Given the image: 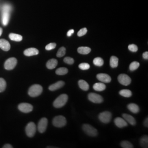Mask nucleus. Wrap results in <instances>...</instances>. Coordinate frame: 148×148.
Returning a JSON list of instances; mask_svg holds the SVG:
<instances>
[{
  "mask_svg": "<svg viewBox=\"0 0 148 148\" xmlns=\"http://www.w3.org/2000/svg\"><path fill=\"white\" fill-rule=\"evenodd\" d=\"M12 10V7L10 4H5L2 7V24L4 26L7 25L10 21V12Z\"/></svg>",
  "mask_w": 148,
  "mask_h": 148,
  "instance_id": "f257e3e1",
  "label": "nucleus"
},
{
  "mask_svg": "<svg viewBox=\"0 0 148 148\" xmlns=\"http://www.w3.org/2000/svg\"><path fill=\"white\" fill-rule=\"evenodd\" d=\"M43 91L42 87L41 85L35 84L32 86L28 90V94L32 97H36L40 95Z\"/></svg>",
  "mask_w": 148,
  "mask_h": 148,
  "instance_id": "f03ea898",
  "label": "nucleus"
},
{
  "mask_svg": "<svg viewBox=\"0 0 148 148\" xmlns=\"http://www.w3.org/2000/svg\"><path fill=\"white\" fill-rule=\"evenodd\" d=\"M68 99V96L66 94L59 95L53 102V106L56 108H60L65 106Z\"/></svg>",
  "mask_w": 148,
  "mask_h": 148,
  "instance_id": "7ed1b4c3",
  "label": "nucleus"
},
{
  "mask_svg": "<svg viewBox=\"0 0 148 148\" xmlns=\"http://www.w3.org/2000/svg\"><path fill=\"white\" fill-rule=\"evenodd\" d=\"M53 125L56 127H63L66 125V118L63 116L59 115L55 117L53 119Z\"/></svg>",
  "mask_w": 148,
  "mask_h": 148,
  "instance_id": "20e7f679",
  "label": "nucleus"
},
{
  "mask_svg": "<svg viewBox=\"0 0 148 148\" xmlns=\"http://www.w3.org/2000/svg\"><path fill=\"white\" fill-rule=\"evenodd\" d=\"M82 129L87 135L91 137H95L98 135L97 130L88 124H84L82 126Z\"/></svg>",
  "mask_w": 148,
  "mask_h": 148,
  "instance_id": "39448f33",
  "label": "nucleus"
},
{
  "mask_svg": "<svg viewBox=\"0 0 148 148\" xmlns=\"http://www.w3.org/2000/svg\"><path fill=\"white\" fill-rule=\"evenodd\" d=\"M36 131V127L35 123L31 122L27 125L25 128V132L29 137H33Z\"/></svg>",
  "mask_w": 148,
  "mask_h": 148,
  "instance_id": "423d86ee",
  "label": "nucleus"
},
{
  "mask_svg": "<svg viewBox=\"0 0 148 148\" xmlns=\"http://www.w3.org/2000/svg\"><path fill=\"white\" fill-rule=\"evenodd\" d=\"M17 64V60L16 58L12 57L6 60L4 64L5 68L7 70H11L16 67Z\"/></svg>",
  "mask_w": 148,
  "mask_h": 148,
  "instance_id": "0eeeda50",
  "label": "nucleus"
},
{
  "mask_svg": "<svg viewBox=\"0 0 148 148\" xmlns=\"http://www.w3.org/2000/svg\"><path fill=\"white\" fill-rule=\"evenodd\" d=\"M99 119L101 122L104 123H109L111 121V114L109 111H104L99 115Z\"/></svg>",
  "mask_w": 148,
  "mask_h": 148,
  "instance_id": "6e6552de",
  "label": "nucleus"
},
{
  "mask_svg": "<svg viewBox=\"0 0 148 148\" xmlns=\"http://www.w3.org/2000/svg\"><path fill=\"white\" fill-rule=\"evenodd\" d=\"M119 82L122 85L128 86L131 83V79L126 74H122L118 76Z\"/></svg>",
  "mask_w": 148,
  "mask_h": 148,
  "instance_id": "1a4fd4ad",
  "label": "nucleus"
},
{
  "mask_svg": "<svg viewBox=\"0 0 148 148\" xmlns=\"http://www.w3.org/2000/svg\"><path fill=\"white\" fill-rule=\"evenodd\" d=\"M48 125L47 119L45 117L42 118L40 121L38 122V131H39V132L41 133H43L45 132L47 129Z\"/></svg>",
  "mask_w": 148,
  "mask_h": 148,
  "instance_id": "9d476101",
  "label": "nucleus"
},
{
  "mask_svg": "<svg viewBox=\"0 0 148 148\" xmlns=\"http://www.w3.org/2000/svg\"><path fill=\"white\" fill-rule=\"evenodd\" d=\"M18 109L24 113H29L32 111L33 106L30 104L27 103H23L19 104L18 106Z\"/></svg>",
  "mask_w": 148,
  "mask_h": 148,
  "instance_id": "9b49d317",
  "label": "nucleus"
},
{
  "mask_svg": "<svg viewBox=\"0 0 148 148\" xmlns=\"http://www.w3.org/2000/svg\"><path fill=\"white\" fill-rule=\"evenodd\" d=\"M88 99L94 103H101L103 101V97L95 93H90L88 95Z\"/></svg>",
  "mask_w": 148,
  "mask_h": 148,
  "instance_id": "f8f14e48",
  "label": "nucleus"
},
{
  "mask_svg": "<svg viewBox=\"0 0 148 148\" xmlns=\"http://www.w3.org/2000/svg\"><path fill=\"white\" fill-rule=\"evenodd\" d=\"M97 78L98 80L104 83H109L111 81V77L106 74H98L97 75Z\"/></svg>",
  "mask_w": 148,
  "mask_h": 148,
  "instance_id": "ddd939ff",
  "label": "nucleus"
},
{
  "mask_svg": "<svg viewBox=\"0 0 148 148\" xmlns=\"http://www.w3.org/2000/svg\"><path fill=\"white\" fill-rule=\"evenodd\" d=\"M39 53L38 50L35 48H29L24 51V54L27 57L36 56Z\"/></svg>",
  "mask_w": 148,
  "mask_h": 148,
  "instance_id": "4468645a",
  "label": "nucleus"
},
{
  "mask_svg": "<svg viewBox=\"0 0 148 148\" xmlns=\"http://www.w3.org/2000/svg\"><path fill=\"white\" fill-rule=\"evenodd\" d=\"M114 123L117 127L119 128L126 127L128 125L127 122L126 121L123 119L121 117H116L114 120Z\"/></svg>",
  "mask_w": 148,
  "mask_h": 148,
  "instance_id": "2eb2a0df",
  "label": "nucleus"
},
{
  "mask_svg": "<svg viewBox=\"0 0 148 148\" xmlns=\"http://www.w3.org/2000/svg\"><path fill=\"white\" fill-rule=\"evenodd\" d=\"M0 48L5 51H8L11 48V45L10 42L5 39H1L0 40Z\"/></svg>",
  "mask_w": 148,
  "mask_h": 148,
  "instance_id": "dca6fc26",
  "label": "nucleus"
},
{
  "mask_svg": "<svg viewBox=\"0 0 148 148\" xmlns=\"http://www.w3.org/2000/svg\"><path fill=\"white\" fill-rule=\"evenodd\" d=\"M65 85V83L62 81H59L58 82L54 84L53 85H51L49 87V90L51 91H54L56 90H59L62 87H63Z\"/></svg>",
  "mask_w": 148,
  "mask_h": 148,
  "instance_id": "f3484780",
  "label": "nucleus"
},
{
  "mask_svg": "<svg viewBox=\"0 0 148 148\" xmlns=\"http://www.w3.org/2000/svg\"><path fill=\"white\" fill-rule=\"evenodd\" d=\"M122 117L126 121L128 122L131 125L134 126L136 124V121L132 116L127 114H122Z\"/></svg>",
  "mask_w": 148,
  "mask_h": 148,
  "instance_id": "a211bd4d",
  "label": "nucleus"
},
{
  "mask_svg": "<svg viewBox=\"0 0 148 148\" xmlns=\"http://www.w3.org/2000/svg\"><path fill=\"white\" fill-rule=\"evenodd\" d=\"M58 65V61L56 59H51L49 60L46 63V66L48 69H54Z\"/></svg>",
  "mask_w": 148,
  "mask_h": 148,
  "instance_id": "6ab92c4d",
  "label": "nucleus"
},
{
  "mask_svg": "<svg viewBox=\"0 0 148 148\" xmlns=\"http://www.w3.org/2000/svg\"><path fill=\"white\" fill-rule=\"evenodd\" d=\"M9 37L12 41H14L16 42H20L23 40V37L21 35L14 33H11L9 35Z\"/></svg>",
  "mask_w": 148,
  "mask_h": 148,
  "instance_id": "aec40b11",
  "label": "nucleus"
},
{
  "mask_svg": "<svg viewBox=\"0 0 148 148\" xmlns=\"http://www.w3.org/2000/svg\"><path fill=\"white\" fill-rule=\"evenodd\" d=\"M79 86L81 89L85 91L88 90L90 88L88 84L86 81H85V80H83V79H80L79 81Z\"/></svg>",
  "mask_w": 148,
  "mask_h": 148,
  "instance_id": "412c9836",
  "label": "nucleus"
},
{
  "mask_svg": "<svg viewBox=\"0 0 148 148\" xmlns=\"http://www.w3.org/2000/svg\"><path fill=\"white\" fill-rule=\"evenodd\" d=\"M127 108L134 114H137L139 111V106L134 103H131L127 106Z\"/></svg>",
  "mask_w": 148,
  "mask_h": 148,
  "instance_id": "4be33fe9",
  "label": "nucleus"
},
{
  "mask_svg": "<svg viewBox=\"0 0 148 148\" xmlns=\"http://www.w3.org/2000/svg\"><path fill=\"white\" fill-rule=\"evenodd\" d=\"M119 65V59L115 56H112L110 59V65L111 68H115Z\"/></svg>",
  "mask_w": 148,
  "mask_h": 148,
  "instance_id": "5701e85b",
  "label": "nucleus"
},
{
  "mask_svg": "<svg viewBox=\"0 0 148 148\" xmlns=\"http://www.w3.org/2000/svg\"><path fill=\"white\" fill-rule=\"evenodd\" d=\"M93 89L96 91H103L106 90V86L103 83H95L93 86Z\"/></svg>",
  "mask_w": 148,
  "mask_h": 148,
  "instance_id": "b1692460",
  "label": "nucleus"
},
{
  "mask_svg": "<svg viewBox=\"0 0 148 148\" xmlns=\"http://www.w3.org/2000/svg\"><path fill=\"white\" fill-rule=\"evenodd\" d=\"M91 49L88 47H79L77 49L78 53L81 54H88L90 52Z\"/></svg>",
  "mask_w": 148,
  "mask_h": 148,
  "instance_id": "393cba45",
  "label": "nucleus"
},
{
  "mask_svg": "<svg viewBox=\"0 0 148 148\" xmlns=\"http://www.w3.org/2000/svg\"><path fill=\"white\" fill-rule=\"evenodd\" d=\"M140 144L142 148H148V137L147 136H144L140 138Z\"/></svg>",
  "mask_w": 148,
  "mask_h": 148,
  "instance_id": "a878e982",
  "label": "nucleus"
},
{
  "mask_svg": "<svg viewBox=\"0 0 148 148\" xmlns=\"http://www.w3.org/2000/svg\"><path fill=\"white\" fill-rule=\"evenodd\" d=\"M119 94L122 96H123L124 97H126V98L130 97L132 95V92L130 90H121L119 92Z\"/></svg>",
  "mask_w": 148,
  "mask_h": 148,
  "instance_id": "bb28decb",
  "label": "nucleus"
},
{
  "mask_svg": "<svg viewBox=\"0 0 148 148\" xmlns=\"http://www.w3.org/2000/svg\"><path fill=\"white\" fill-rule=\"evenodd\" d=\"M68 73V70L66 68L62 67L56 70V73L58 75H64Z\"/></svg>",
  "mask_w": 148,
  "mask_h": 148,
  "instance_id": "cd10ccee",
  "label": "nucleus"
},
{
  "mask_svg": "<svg viewBox=\"0 0 148 148\" xmlns=\"http://www.w3.org/2000/svg\"><path fill=\"white\" fill-rule=\"evenodd\" d=\"M93 63L97 66H101L104 64V60L103 59L100 57H97L94 59Z\"/></svg>",
  "mask_w": 148,
  "mask_h": 148,
  "instance_id": "c85d7f7f",
  "label": "nucleus"
},
{
  "mask_svg": "<svg viewBox=\"0 0 148 148\" xmlns=\"http://www.w3.org/2000/svg\"><path fill=\"white\" fill-rule=\"evenodd\" d=\"M139 65H140V64H139V63H138V62H133L130 65V68H130V70L131 71H134L139 68Z\"/></svg>",
  "mask_w": 148,
  "mask_h": 148,
  "instance_id": "c756f323",
  "label": "nucleus"
},
{
  "mask_svg": "<svg viewBox=\"0 0 148 148\" xmlns=\"http://www.w3.org/2000/svg\"><path fill=\"white\" fill-rule=\"evenodd\" d=\"M66 53V48L64 47H62L59 49L57 53V57L60 58L63 57Z\"/></svg>",
  "mask_w": 148,
  "mask_h": 148,
  "instance_id": "7c9ffc66",
  "label": "nucleus"
},
{
  "mask_svg": "<svg viewBox=\"0 0 148 148\" xmlns=\"http://www.w3.org/2000/svg\"><path fill=\"white\" fill-rule=\"evenodd\" d=\"M6 82L3 78H0V92H2L6 88Z\"/></svg>",
  "mask_w": 148,
  "mask_h": 148,
  "instance_id": "2f4dec72",
  "label": "nucleus"
},
{
  "mask_svg": "<svg viewBox=\"0 0 148 148\" xmlns=\"http://www.w3.org/2000/svg\"><path fill=\"white\" fill-rule=\"evenodd\" d=\"M121 146L123 148H133L134 147L131 143L128 141H122L121 143Z\"/></svg>",
  "mask_w": 148,
  "mask_h": 148,
  "instance_id": "473e14b6",
  "label": "nucleus"
},
{
  "mask_svg": "<svg viewBox=\"0 0 148 148\" xmlns=\"http://www.w3.org/2000/svg\"><path fill=\"white\" fill-rule=\"evenodd\" d=\"M79 69L82 70H86L90 68V65L89 64L86 63H82L79 64Z\"/></svg>",
  "mask_w": 148,
  "mask_h": 148,
  "instance_id": "72a5a7b5",
  "label": "nucleus"
},
{
  "mask_svg": "<svg viewBox=\"0 0 148 148\" xmlns=\"http://www.w3.org/2000/svg\"><path fill=\"white\" fill-rule=\"evenodd\" d=\"M128 49H129L130 51H131V52H137L138 49L137 46L136 45H134V44L130 45L128 46Z\"/></svg>",
  "mask_w": 148,
  "mask_h": 148,
  "instance_id": "f704fd0d",
  "label": "nucleus"
},
{
  "mask_svg": "<svg viewBox=\"0 0 148 148\" xmlns=\"http://www.w3.org/2000/svg\"><path fill=\"white\" fill-rule=\"evenodd\" d=\"M87 32V29L86 27L82 28L81 30H79V32H77V36H79V37L83 36H84L86 34Z\"/></svg>",
  "mask_w": 148,
  "mask_h": 148,
  "instance_id": "c9c22d12",
  "label": "nucleus"
},
{
  "mask_svg": "<svg viewBox=\"0 0 148 148\" xmlns=\"http://www.w3.org/2000/svg\"><path fill=\"white\" fill-rule=\"evenodd\" d=\"M56 46H57V45L56 43H50L48 44L46 46L45 48L47 51H51L56 47Z\"/></svg>",
  "mask_w": 148,
  "mask_h": 148,
  "instance_id": "e433bc0d",
  "label": "nucleus"
},
{
  "mask_svg": "<svg viewBox=\"0 0 148 148\" xmlns=\"http://www.w3.org/2000/svg\"><path fill=\"white\" fill-rule=\"evenodd\" d=\"M64 62L65 63L68 64L69 65H72L74 63V59L71 57H65L64 59Z\"/></svg>",
  "mask_w": 148,
  "mask_h": 148,
  "instance_id": "4c0bfd02",
  "label": "nucleus"
},
{
  "mask_svg": "<svg viewBox=\"0 0 148 148\" xmlns=\"http://www.w3.org/2000/svg\"><path fill=\"white\" fill-rule=\"evenodd\" d=\"M74 33V30L73 29H71V30H70L68 31V32H67V36H68V37H70V36H71Z\"/></svg>",
  "mask_w": 148,
  "mask_h": 148,
  "instance_id": "58836bf2",
  "label": "nucleus"
},
{
  "mask_svg": "<svg viewBox=\"0 0 148 148\" xmlns=\"http://www.w3.org/2000/svg\"><path fill=\"white\" fill-rule=\"evenodd\" d=\"M143 58L144 59H146V60H148V52H144L143 54Z\"/></svg>",
  "mask_w": 148,
  "mask_h": 148,
  "instance_id": "ea45409f",
  "label": "nucleus"
},
{
  "mask_svg": "<svg viewBox=\"0 0 148 148\" xmlns=\"http://www.w3.org/2000/svg\"><path fill=\"white\" fill-rule=\"evenodd\" d=\"M13 148V147L10 145V144H5L3 147V148Z\"/></svg>",
  "mask_w": 148,
  "mask_h": 148,
  "instance_id": "a19ab883",
  "label": "nucleus"
},
{
  "mask_svg": "<svg viewBox=\"0 0 148 148\" xmlns=\"http://www.w3.org/2000/svg\"><path fill=\"white\" fill-rule=\"evenodd\" d=\"M148 118H147L145 120V121H144V126H145V127H148Z\"/></svg>",
  "mask_w": 148,
  "mask_h": 148,
  "instance_id": "79ce46f5",
  "label": "nucleus"
},
{
  "mask_svg": "<svg viewBox=\"0 0 148 148\" xmlns=\"http://www.w3.org/2000/svg\"><path fill=\"white\" fill-rule=\"evenodd\" d=\"M2 29L1 28V27H0V36H1V35H2Z\"/></svg>",
  "mask_w": 148,
  "mask_h": 148,
  "instance_id": "37998d69",
  "label": "nucleus"
}]
</instances>
